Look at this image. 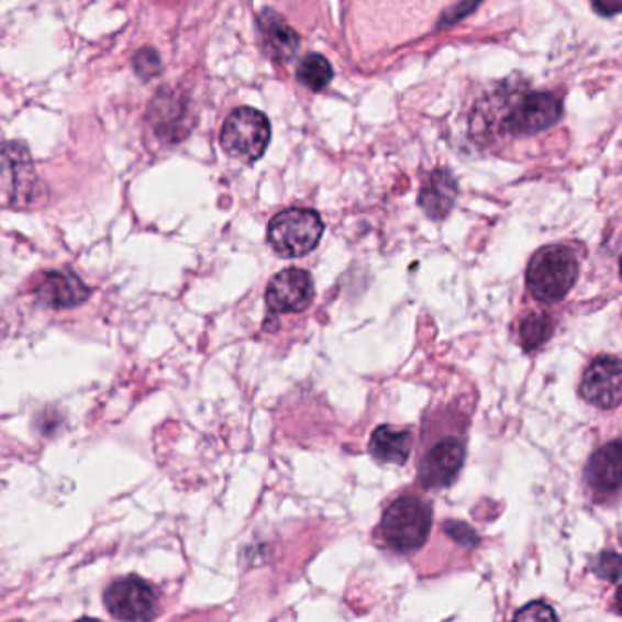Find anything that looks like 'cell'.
Wrapping results in <instances>:
<instances>
[{
  "instance_id": "obj_13",
  "label": "cell",
  "mask_w": 622,
  "mask_h": 622,
  "mask_svg": "<svg viewBox=\"0 0 622 622\" xmlns=\"http://www.w3.org/2000/svg\"><path fill=\"white\" fill-rule=\"evenodd\" d=\"M259 32L264 38L265 52L273 59L290 60L298 54L300 37L273 11H264L259 15Z\"/></svg>"
},
{
  "instance_id": "obj_6",
  "label": "cell",
  "mask_w": 622,
  "mask_h": 622,
  "mask_svg": "<svg viewBox=\"0 0 622 622\" xmlns=\"http://www.w3.org/2000/svg\"><path fill=\"white\" fill-rule=\"evenodd\" d=\"M37 174L26 146L21 143L0 145V193L5 203L30 204L37 198Z\"/></svg>"
},
{
  "instance_id": "obj_16",
  "label": "cell",
  "mask_w": 622,
  "mask_h": 622,
  "mask_svg": "<svg viewBox=\"0 0 622 622\" xmlns=\"http://www.w3.org/2000/svg\"><path fill=\"white\" fill-rule=\"evenodd\" d=\"M553 333H555V320L549 314L546 312L530 314L522 320L519 327L522 349L526 353L542 349L552 340Z\"/></svg>"
},
{
  "instance_id": "obj_15",
  "label": "cell",
  "mask_w": 622,
  "mask_h": 622,
  "mask_svg": "<svg viewBox=\"0 0 622 622\" xmlns=\"http://www.w3.org/2000/svg\"><path fill=\"white\" fill-rule=\"evenodd\" d=\"M458 198V185L445 170H436L420 192V207L431 220L441 221L449 214Z\"/></svg>"
},
{
  "instance_id": "obj_8",
  "label": "cell",
  "mask_w": 622,
  "mask_h": 622,
  "mask_svg": "<svg viewBox=\"0 0 622 622\" xmlns=\"http://www.w3.org/2000/svg\"><path fill=\"white\" fill-rule=\"evenodd\" d=\"M314 281L311 274L303 268L290 267L285 268L281 273L276 274L267 285L265 292V301H267L268 311L274 314L287 312V314H296V312L306 311L314 300Z\"/></svg>"
},
{
  "instance_id": "obj_14",
  "label": "cell",
  "mask_w": 622,
  "mask_h": 622,
  "mask_svg": "<svg viewBox=\"0 0 622 622\" xmlns=\"http://www.w3.org/2000/svg\"><path fill=\"white\" fill-rule=\"evenodd\" d=\"M413 433L409 430H395L391 425H380L370 435L369 451L378 462L403 466L413 449Z\"/></svg>"
},
{
  "instance_id": "obj_10",
  "label": "cell",
  "mask_w": 622,
  "mask_h": 622,
  "mask_svg": "<svg viewBox=\"0 0 622 622\" xmlns=\"http://www.w3.org/2000/svg\"><path fill=\"white\" fill-rule=\"evenodd\" d=\"M563 115V107L552 93H527L506 115L504 130L511 135H530L549 129Z\"/></svg>"
},
{
  "instance_id": "obj_11",
  "label": "cell",
  "mask_w": 622,
  "mask_h": 622,
  "mask_svg": "<svg viewBox=\"0 0 622 622\" xmlns=\"http://www.w3.org/2000/svg\"><path fill=\"white\" fill-rule=\"evenodd\" d=\"M622 449L621 442L613 441L591 453L585 467L586 488L597 500L618 497L621 489Z\"/></svg>"
},
{
  "instance_id": "obj_3",
  "label": "cell",
  "mask_w": 622,
  "mask_h": 622,
  "mask_svg": "<svg viewBox=\"0 0 622 622\" xmlns=\"http://www.w3.org/2000/svg\"><path fill=\"white\" fill-rule=\"evenodd\" d=\"M579 268V258L571 248L564 245L542 247L527 265V289L541 303H558L574 289Z\"/></svg>"
},
{
  "instance_id": "obj_9",
  "label": "cell",
  "mask_w": 622,
  "mask_h": 622,
  "mask_svg": "<svg viewBox=\"0 0 622 622\" xmlns=\"http://www.w3.org/2000/svg\"><path fill=\"white\" fill-rule=\"evenodd\" d=\"M580 397L599 409H615L622 400V367L618 356H599L582 375Z\"/></svg>"
},
{
  "instance_id": "obj_2",
  "label": "cell",
  "mask_w": 622,
  "mask_h": 622,
  "mask_svg": "<svg viewBox=\"0 0 622 622\" xmlns=\"http://www.w3.org/2000/svg\"><path fill=\"white\" fill-rule=\"evenodd\" d=\"M433 526V508L420 495H400L387 506L378 536L391 552L411 555L424 546Z\"/></svg>"
},
{
  "instance_id": "obj_19",
  "label": "cell",
  "mask_w": 622,
  "mask_h": 622,
  "mask_svg": "<svg viewBox=\"0 0 622 622\" xmlns=\"http://www.w3.org/2000/svg\"><path fill=\"white\" fill-rule=\"evenodd\" d=\"M134 70L141 79H154L162 74V57L154 48H143L134 57Z\"/></svg>"
},
{
  "instance_id": "obj_1",
  "label": "cell",
  "mask_w": 622,
  "mask_h": 622,
  "mask_svg": "<svg viewBox=\"0 0 622 622\" xmlns=\"http://www.w3.org/2000/svg\"><path fill=\"white\" fill-rule=\"evenodd\" d=\"M469 419L453 408L427 414L420 435L416 473L425 489H445L455 484L467 453Z\"/></svg>"
},
{
  "instance_id": "obj_22",
  "label": "cell",
  "mask_w": 622,
  "mask_h": 622,
  "mask_svg": "<svg viewBox=\"0 0 622 622\" xmlns=\"http://www.w3.org/2000/svg\"><path fill=\"white\" fill-rule=\"evenodd\" d=\"M596 8L604 15H613L621 10V0H596Z\"/></svg>"
},
{
  "instance_id": "obj_20",
  "label": "cell",
  "mask_w": 622,
  "mask_h": 622,
  "mask_svg": "<svg viewBox=\"0 0 622 622\" xmlns=\"http://www.w3.org/2000/svg\"><path fill=\"white\" fill-rule=\"evenodd\" d=\"M513 619L515 621H549V619H558V615L546 602L536 601L519 610Z\"/></svg>"
},
{
  "instance_id": "obj_12",
  "label": "cell",
  "mask_w": 622,
  "mask_h": 622,
  "mask_svg": "<svg viewBox=\"0 0 622 622\" xmlns=\"http://www.w3.org/2000/svg\"><path fill=\"white\" fill-rule=\"evenodd\" d=\"M88 296L87 285L74 273H48L37 287L38 301L52 309L81 306Z\"/></svg>"
},
{
  "instance_id": "obj_17",
  "label": "cell",
  "mask_w": 622,
  "mask_h": 622,
  "mask_svg": "<svg viewBox=\"0 0 622 622\" xmlns=\"http://www.w3.org/2000/svg\"><path fill=\"white\" fill-rule=\"evenodd\" d=\"M333 79V68L329 65V60L320 54L307 55L298 66V81L303 87L311 90L320 91L327 87Z\"/></svg>"
},
{
  "instance_id": "obj_21",
  "label": "cell",
  "mask_w": 622,
  "mask_h": 622,
  "mask_svg": "<svg viewBox=\"0 0 622 622\" xmlns=\"http://www.w3.org/2000/svg\"><path fill=\"white\" fill-rule=\"evenodd\" d=\"M445 532L449 533L455 541L460 542L464 546L473 547L478 544V535L473 532L471 527L464 522L449 521L445 522Z\"/></svg>"
},
{
  "instance_id": "obj_7",
  "label": "cell",
  "mask_w": 622,
  "mask_h": 622,
  "mask_svg": "<svg viewBox=\"0 0 622 622\" xmlns=\"http://www.w3.org/2000/svg\"><path fill=\"white\" fill-rule=\"evenodd\" d=\"M104 604L119 621H148L156 618L157 597L151 586L137 579L118 580L104 591Z\"/></svg>"
},
{
  "instance_id": "obj_5",
  "label": "cell",
  "mask_w": 622,
  "mask_h": 622,
  "mask_svg": "<svg viewBox=\"0 0 622 622\" xmlns=\"http://www.w3.org/2000/svg\"><path fill=\"white\" fill-rule=\"evenodd\" d=\"M221 148L240 162H258L270 143V123L254 108H237L226 118L220 135Z\"/></svg>"
},
{
  "instance_id": "obj_4",
  "label": "cell",
  "mask_w": 622,
  "mask_h": 622,
  "mask_svg": "<svg viewBox=\"0 0 622 622\" xmlns=\"http://www.w3.org/2000/svg\"><path fill=\"white\" fill-rule=\"evenodd\" d=\"M323 236V221L316 210L287 209L268 223L267 240L281 258H301L312 253Z\"/></svg>"
},
{
  "instance_id": "obj_18",
  "label": "cell",
  "mask_w": 622,
  "mask_h": 622,
  "mask_svg": "<svg viewBox=\"0 0 622 622\" xmlns=\"http://www.w3.org/2000/svg\"><path fill=\"white\" fill-rule=\"evenodd\" d=\"M621 555L615 552H604L591 564L593 574L601 580H610L613 585H619L621 580Z\"/></svg>"
}]
</instances>
